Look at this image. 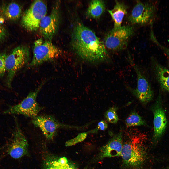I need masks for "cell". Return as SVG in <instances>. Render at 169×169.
<instances>
[{
    "mask_svg": "<svg viewBox=\"0 0 169 169\" xmlns=\"http://www.w3.org/2000/svg\"><path fill=\"white\" fill-rule=\"evenodd\" d=\"M32 123L35 126L40 128L49 140L53 139L58 129L66 126L59 122L54 116L50 115L37 116L33 118Z\"/></svg>",
    "mask_w": 169,
    "mask_h": 169,
    "instance_id": "12",
    "label": "cell"
},
{
    "mask_svg": "<svg viewBox=\"0 0 169 169\" xmlns=\"http://www.w3.org/2000/svg\"><path fill=\"white\" fill-rule=\"evenodd\" d=\"M133 27L127 25L114 28L106 35L104 43L106 48L114 52L126 49L128 42L134 32Z\"/></svg>",
    "mask_w": 169,
    "mask_h": 169,
    "instance_id": "6",
    "label": "cell"
},
{
    "mask_svg": "<svg viewBox=\"0 0 169 169\" xmlns=\"http://www.w3.org/2000/svg\"><path fill=\"white\" fill-rule=\"evenodd\" d=\"M104 2L101 0L92 1L86 11V15L90 18H97L103 13L105 9Z\"/></svg>",
    "mask_w": 169,
    "mask_h": 169,
    "instance_id": "18",
    "label": "cell"
},
{
    "mask_svg": "<svg viewBox=\"0 0 169 169\" xmlns=\"http://www.w3.org/2000/svg\"><path fill=\"white\" fill-rule=\"evenodd\" d=\"M7 55L5 52L0 53V77H3L6 72L5 61Z\"/></svg>",
    "mask_w": 169,
    "mask_h": 169,
    "instance_id": "22",
    "label": "cell"
},
{
    "mask_svg": "<svg viewBox=\"0 0 169 169\" xmlns=\"http://www.w3.org/2000/svg\"><path fill=\"white\" fill-rule=\"evenodd\" d=\"M70 169H76L73 166H71L70 168Z\"/></svg>",
    "mask_w": 169,
    "mask_h": 169,
    "instance_id": "26",
    "label": "cell"
},
{
    "mask_svg": "<svg viewBox=\"0 0 169 169\" xmlns=\"http://www.w3.org/2000/svg\"><path fill=\"white\" fill-rule=\"evenodd\" d=\"M7 33L5 28L0 25V42L4 40L6 37Z\"/></svg>",
    "mask_w": 169,
    "mask_h": 169,
    "instance_id": "24",
    "label": "cell"
},
{
    "mask_svg": "<svg viewBox=\"0 0 169 169\" xmlns=\"http://www.w3.org/2000/svg\"><path fill=\"white\" fill-rule=\"evenodd\" d=\"M123 131L120 130L102 148L100 158L121 156L123 145Z\"/></svg>",
    "mask_w": 169,
    "mask_h": 169,
    "instance_id": "14",
    "label": "cell"
},
{
    "mask_svg": "<svg viewBox=\"0 0 169 169\" xmlns=\"http://www.w3.org/2000/svg\"><path fill=\"white\" fill-rule=\"evenodd\" d=\"M58 4L56 3L54 5L50 14L44 16L40 22V32L46 40L51 41L58 30L60 20Z\"/></svg>",
    "mask_w": 169,
    "mask_h": 169,
    "instance_id": "10",
    "label": "cell"
},
{
    "mask_svg": "<svg viewBox=\"0 0 169 169\" xmlns=\"http://www.w3.org/2000/svg\"><path fill=\"white\" fill-rule=\"evenodd\" d=\"M165 169H169V168H165Z\"/></svg>",
    "mask_w": 169,
    "mask_h": 169,
    "instance_id": "27",
    "label": "cell"
},
{
    "mask_svg": "<svg viewBox=\"0 0 169 169\" xmlns=\"http://www.w3.org/2000/svg\"><path fill=\"white\" fill-rule=\"evenodd\" d=\"M22 13L20 6L15 2L4 3L0 6V16L8 21L18 20L21 17Z\"/></svg>",
    "mask_w": 169,
    "mask_h": 169,
    "instance_id": "15",
    "label": "cell"
},
{
    "mask_svg": "<svg viewBox=\"0 0 169 169\" xmlns=\"http://www.w3.org/2000/svg\"><path fill=\"white\" fill-rule=\"evenodd\" d=\"M107 127L108 124L107 122L104 121H102L99 123L96 129L92 131L96 132L98 130H104Z\"/></svg>",
    "mask_w": 169,
    "mask_h": 169,
    "instance_id": "23",
    "label": "cell"
},
{
    "mask_svg": "<svg viewBox=\"0 0 169 169\" xmlns=\"http://www.w3.org/2000/svg\"><path fill=\"white\" fill-rule=\"evenodd\" d=\"M71 44L74 52L88 62L109 61L110 58L104 43L90 29L80 23L73 27Z\"/></svg>",
    "mask_w": 169,
    "mask_h": 169,
    "instance_id": "1",
    "label": "cell"
},
{
    "mask_svg": "<svg viewBox=\"0 0 169 169\" xmlns=\"http://www.w3.org/2000/svg\"><path fill=\"white\" fill-rule=\"evenodd\" d=\"M123 134L121 155L122 167L128 169H143L148 158L146 136L134 128L127 129Z\"/></svg>",
    "mask_w": 169,
    "mask_h": 169,
    "instance_id": "2",
    "label": "cell"
},
{
    "mask_svg": "<svg viewBox=\"0 0 169 169\" xmlns=\"http://www.w3.org/2000/svg\"><path fill=\"white\" fill-rule=\"evenodd\" d=\"M162 105L161 97L159 94L156 102L151 107L154 115V131L151 142L155 146L161 139L167 126V120Z\"/></svg>",
    "mask_w": 169,
    "mask_h": 169,
    "instance_id": "9",
    "label": "cell"
},
{
    "mask_svg": "<svg viewBox=\"0 0 169 169\" xmlns=\"http://www.w3.org/2000/svg\"><path fill=\"white\" fill-rule=\"evenodd\" d=\"M158 45L160 46L161 48V49L163 50L165 52L169 58V49L161 45L160 44L158 43Z\"/></svg>",
    "mask_w": 169,
    "mask_h": 169,
    "instance_id": "25",
    "label": "cell"
},
{
    "mask_svg": "<svg viewBox=\"0 0 169 169\" xmlns=\"http://www.w3.org/2000/svg\"><path fill=\"white\" fill-rule=\"evenodd\" d=\"M47 11L45 1H34L23 14L21 22L22 26L29 31H36L39 29L40 22L46 15Z\"/></svg>",
    "mask_w": 169,
    "mask_h": 169,
    "instance_id": "5",
    "label": "cell"
},
{
    "mask_svg": "<svg viewBox=\"0 0 169 169\" xmlns=\"http://www.w3.org/2000/svg\"><path fill=\"white\" fill-rule=\"evenodd\" d=\"M60 50L51 41L42 39L36 40L33 48V57L28 65L34 67L45 62L53 61L61 54Z\"/></svg>",
    "mask_w": 169,
    "mask_h": 169,
    "instance_id": "4",
    "label": "cell"
},
{
    "mask_svg": "<svg viewBox=\"0 0 169 169\" xmlns=\"http://www.w3.org/2000/svg\"><path fill=\"white\" fill-rule=\"evenodd\" d=\"M115 4L113 9L108 10L114 21V28L121 26L123 18L127 13V7L124 3L116 1Z\"/></svg>",
    "mask_w": 169,
    "mask_h": 169,
    "instance_id": "16",
    "label": "cell"
},
{
    "mask_svg": "<svg viewBox=\"0 0 169 169\" xmlns=\"http://www.w3.org/2000/svg\"><path fill=\"white\" fill-rule=\"evenodd\" d=\"M71 166L68 163L65 165L61 164L58 158L54 156H47L43 162L44 169H70Z\"/></svg>",
    "mask_w": 169,
    "mask_h": 169,
    "instance_id": "19",
    "label": "cell"
},
{
    "mask_svg": "<svg viewBox=\"0 0 169 169\" xmlns=\"http://www.w3.org/2000/svg\"><path fill=\"white\" fill-rule=\"evenodd\" d=\"M125 123L127 128L136 126L147 125L145 120L135 112H132L128 116L125 120Z\"/></svg>",
    "mask_w": 169,
    "mask_h": 169,
    "instance_id": "20",
    "label": "cell"
},
{
    "mask_svg": "<svg viewBox=\"0 0 169 169\" xmlns=\"http://www.w3.org/2000/svg\"><path fill=\"white\" fill-rule=\"evenodd\" d=\"M128 54L127 60L135 72L137 84L135 88L128 86H127V88L142 103L146 104L152 99L154 96L153 91L145 75L135 64L130 54Z\"/></svg>",
    "mask_w": 169,
    "mask_h": 169,
    "instance_id": "8",
    "label": "cell"
},
{
    "mask_svg": "<svg viewBox=\"0 0 169 169\" xmlns=\"http://www.w3.org/2000/svg\"><path fill=\"white\" fill-rule=\"evenodd\" d=\"M155 71L161 89L169 93V70L157 63L154 65Z\"/></svg>",
    "mask_w": 169,
    "mask_h": 169,
    "instance_id": "17",
    "label": "cell"
},
{
    "mask_svg": "<svg viewBox=\"0 0 169 169\" xmlns=\"http://www.w3.org/2000/svg\"><path fill=\"white\" fill-rule=\"evenodd\" d=\"M15 119L16 127L13 134V138L8 147L7 152L12 158L18 159L27 154L28 144L15 117Z\"/></svg>",
    "mask_w": 169,
    "mask_h": 169,
    "instance_id": "11",
    "label": "cell"
},
{
    "mask_svg": "<svg viewBox=\"0 0 169 169\" xmlns=\"http://www.w3.org/2000/svg\"><path fill=\"white\" fill-rule=\"evenodd\" d=\"M43 84H42L34 91L30 92L20 103L10 107L4 112V113L22 115L33 118L37 116L43 108L39 106L36 100L38 94Z\"/></svg>",
    "mask_w": 169,
    "mask_h": 169,
    "instance_id": "7",
    "label": "cell"
},
{
    "mask_svg": "<svg viewBox=\"0 0 169 169\" xmlns=\"http://www.w3.org/2000/svg\"><path fill=\"white\" fill-rule=\"evenodd\" d=\"M117 108L115 106L110 108L105 112L104 116L109 122L112 123H116L119 120L117 114Z\"/></svg>",
    "mask_w": 169,
    "mask_h": 169,
    "instance_id": "21",
    "label": "cell"
},
{
    "mask_svg": "<svg viewBox=\"0 0 169 169\" xmlns=\"http://www.w3.org/2000/svg\"><path fill=\"white\" fill-rule=\"evenodd\" d=\"M29 58V49L26 46L17 47L7 55L5 61L7 73L6 83L8 88L11 87L12 81L16 73L28 63Z\"/></svg>",
    "mask_w": 169,
    "mask_h": 169,
    "instance_id": "3",
    "label": "cell"
},
{
    "mask_svg": "<svg viewBox=\"0 0 169 169\" xmlns=\"http://www.w3.org/2000/svg\"><path fill=\"white\" fill-rule=\"evenodd\" d=\"M1 158H2V157L0 158V160L1 159Z\"/></svg>",
    "mask_w": 169,
    "mask_h": 169,
    "instance_id": "28",
    "label": "cell"
},
{
    "mask_svg": "<svg viewBox=\"0 0 169 169\" xmlns=\"http://www.w3.org/2000/svg\"><path fill=\"white\" fill-rule=\"evenodd\" d=\"M155 11L154 6L152 3L138 1L129 17V20L133 24H146L151 20Z\"/></svg>",
    "mask_w": 169,
    "mask_h": 169,
    "instance_id": "13",
    "label": "cell"
}]
</instances>
